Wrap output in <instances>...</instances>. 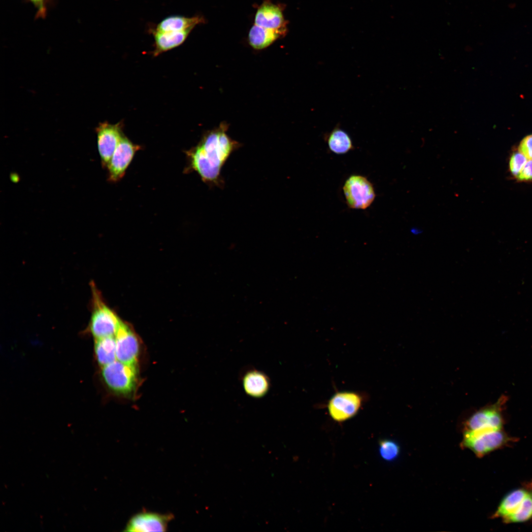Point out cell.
<instances>
[{"label": "cell", "mask_w": 532, "mask_h": 532, "mask_svg": "<svg viewBox=\"0 0 532 532\" xmlns=\"http://www.w3.org/2000/svg\"><path fill=\"white\" fill-rule=\"evenodd\" d=\"M518 151L528 160H532V134L525 136L520 142Z\"/></svg>", "instance_id": "23"}, {"label": "cell", "mask_w": 532, "mask_h": 532, "mask_svg": "<svg viewBox=\"0 0 532 532\" xmlns=\"http://www.w3.org/2000/svg\"><path fill=\"white\" fill-rule=\"evenodd\" d=\"M201 19L198 17H186L183 16L173 15L163 19L157 26L156 31L175 32L187 30H192Z\"/></svg>", "instance_id": "18"}, {"label": "cell", "mask_w": 532, "mask_h": 532, "mask_svg": "<svg viewBox=\"0 0 532 532\" xmlns=\"http://www.w3.org/2000/svg\"><path fill=\"white\" fill-rule=\"evenodd\" d=\"M367 398V395L363 392L337 391L328 400L326 406L333 420L343 422L355 416Z\"/></svg>", "instance_id": "4"}, {"label": "cell", "mask_w": 532, "mask_h": 532, "mask_svg": "<svg viewBox=\"0 0 532 532\" xmlns=\"http://www.w3.org/2000/svg\"><path fill=\"white\" fill-rule=\"evenodd\" d=\"M324 138L330 150L336 154H344L354 148L349 135L340 127L336 126Z\"/></svg>", "instance_id": "16"}, {"label": "cell", "mask_w": 532, "mask_h": 532, "mask_svg": "<svg viewBox=\"0 0 532 532\" xmlns=\"http://www.w3.org/2000/svg\"><path fill=\"white\" fill-rule=\"evenodd\" d=\"M173 516L170 513L161 514L142 511L131 518L124 531L131 532H165Z\"/></svg>", "instance_id": "11"}, {"label": "cell", "mask_w": 532, "mask_h": 532, "mask_svg": "<svg viewBox=\"0 0 532 532\" xmlns=\"http://www.w3.org/2000/svg\"><path fill=\"white\" fill-rule=\"evenodd\" d=\"M101 374L107 387L116 393L128 395L135 388L137 382L135 366L116 360L102 366Z\"/></svg>", "instance_id": "5"}, {"label": "cell", "mask_w": 532, "mask_h": 532, "mask_svg": "<svg viewBox=\"0 0 532 532\" xmlns=\"http://www.w3.org/2000/svg\"><path fill=\"white\" fill-rule=\"evenodd\" d=\"M92 312L89 331L96 339L115 336L122 321L104 302L100 292L91 283Z\"/></svg>", "instance_id": "2"}, {"label": "cell", "mask_w": 532, "mask_h": 532, "mask_svg": "<svg viewBox=\"0 0 532 532\" xmlns=\"http://www.w3.org/2000/svg\"><path fill=\"white\" fill-rule=\"evenodd\" d=\"M255 24L267 29L286 31L281 9L271 3H264L259 7L255 16Z\"/></svg>", "instance_id": "12"}, {"label": "cell", "mask_w": 532, "mask_h": 532, "mask_svg": "<svg viewBox=\"0 0 532 532\" xmlns=\"http://www.w3.org/2000/svg\"><path fill=\"white\" fill-rule=\"evenodd\" d=\"M95 352L98 362L102 366L117 360L115 336L96 339Z\"/></svg>", "instance_id": "19"}, {"label": "cell", "mask_w": 532, "mask_h": 532, "mask_svg": "<svg viewBox=\"0 0 532 532\" xmlns=\"http://www.w3.org/2000/svg\"><path fill=\"white\" fill-rule=\"evenodd\" d=\"M123 123H100L96 128L98 150L103 167L107 166L114 151L124 135Z\"/></svg>", "instance_id": "9"}, {"label": "cell", "mask_w": 532, "mask_h": 532, "mask_svg": "<svg viewBox=\"0 0 532 532\" xmlns=\"http://www.w3.org/2000/svg\"><path fill=\"white\" fill-rule=\"evenodd\" d=\"M506 399L502 396L494 405L473 414L466 422V431L502 430L504 423L502 411Z\"/></svg>", "instance_id": "8"}, {"label": "cell", "mask_w": 532, "mask_h": 532, "mask_svg": "<svg viewBox=\"0 0 532 532\" xmlns=\"http://www.w3.org/2000/svg\"><path fill=\"white\" fill-rule=\"evenodd\" d=\"M191 31V30L175 32L155 31V48L153 55L158 56L180 45L185 41Z\"/></svg>", "instance_id": "14"}, {"label": "cell", "mask_w": 532, "mask_h": 532, "mask_svg": "<svg viewBox=\"0 0 532 532\" xmlns=\"http://www.w3.org/2000/svg\"><path fill=\"white\" fill-rule=\"evenodd\" d=\"M532 518V485L517 510L511 515L503 519L504 523H520Z\"/></svg>", "instance_id": "20"}, {"label": "cell", "mask_w": 532, "mask_h": 532, "mask_svg": "<svg viewBox=\"0 0 532 532\" xmlns=\"http://www.w3.org/2000/svg\"><path fill=\"white\" fill-rule=\"evenodd\" d=\"M528 160L519 151L514 153L510 157L509 161V169L511 173L516 177L524 167Z\"/></svg>", "instance_id": "22"}, {"label": "cell", "mask_w": 532, "mask_h": 532, "mask_svg": "<svg viewBox=\"0 0 532 532\" xmlns=\"http://www.w3.org/2000/svg\"><path fill=\"white\" fill-rule=\"evenodd\" d=\"M516 178L518 181L522 182L532 181V160H528Z\"/></svg>", "instance_id": "24"}, {"label": "cell", "mask_w": 532, "mask_h": 532, "mask_svg": "<svg viewBox=\"0 0 532 532\" xmlns=\"http://www.w3.org/2000/svg\"><path fill=\"white\" fill-rule=\"evenodd\" d=\"M285 31L267 29L255 24L249 33V43L254 48L262 49L270 45L283 35Z\"/></svg>", "instance_id": "15"}, {"label": "cell", "mask_w": 532, "mask_h": 532, "mask_svg": "<svg viewBox=\"0 0 532 532\" xmlns=\"http://www.w3.org/2000/svg\"><path fill=\"white\" fill-rule=\"evenodd\" d=\"M38 9L39 16H43L45 13V0H29Z\"/></svg>", "instance_id": "25"}, {"label": "cell", "mask_w": 532, "mask_h": 532, "mask_svg": "<svg viewBox=\"0 0 532 532\" xmlns=\"http://www.w3.org/2000/svg\"><path fill=\"white\" fill-rule=\"evenodd\" d=\"M512 441V438L502 430L465 431L461 446L482 458Z\"/></svg>", "instance_id": "3"}, {"label": "cell", "mask_w": 532, "mask_h": 532, "mask_svg": "<svg viewBox=\"0 0 532 532\" xmlns=\"http://www.w3.org/2000/svg\"><path fill=\"white\" fill-rule=\"evenodd\" d=\"M532 483L527 487L515 489L507 493L501 499L492 518H501L502 520L513 513L520 505L530 490Z\"/></svg>", "instance_id": "13"}, {"label": "cell", "mask_w": 532, "mask_h": 532, "mask_svg": "<svg viewBox=\"0 0 532 532\" xmlns=\"http://www.w3.org/2000/svg\"><path fill=\"white\" fill-rule=\"evenodd\" d=\"M343 191L346 203L352 209L367 208L376 197L372 184L367 178L360 175L349 177L344 184Z\"/></svg>", "instance_id": "6"}, {"label": "cell", "mask_w": 532, "mask_h": 532, "mask_svg": "<svg viewBox=\"0 0 532 532\" xmlns=\"http://www.w3.org/2000/svg\"><path fill=\"white\" fill-rule=\"evenodd\" d=\"M400 448L398 444L390 439H384L379 443V453L381 457L387 461H392L398 458Z\"/></svg>", "instance_id": "21"}, {"label": "cell", "mask_w": 532, "mask_h": 532, "mask_svg": "<svg viewBox=\"0 0 532 532\" xmlns=\"http://www.w3.org/2000/svg\"><path fill=\"white\" fill-rule=\"evenodd\" d=\"M245 391L250 396L259 398L266 394L269 388L267 377L263 373L253 370L246 373L243 380Z\"/></svg>", "instance_id": "17"}, {"label": "cell", "mask_w": 532, "mask_h": 532, "mask_svg": "<svg viewBox=\"0 0 532 532\" xmlns=\"http://www.w3.org/2000/svg\"><path fill=\"white\" fill-rule=\"evenodd\" d=\"M228 125L222 123L207 131L198 144L186 151V171L196 172L205 183L221 187L224 182L221 175L223 167L231 154L240 146L227 134Z\"/></svg>", "instance_id": "1"}, {"label": "cell", "mask_w": 532, "mask_h": 532, "mask_svg": "<svg viewBox=\"0 0 532 532\" xmlns=\"http://www.w3.org/2000/svg\"><path fill=\"white\" fill-rule=\"evenodd\" d=\"M140 149V146L133 143L124 134L106 166L109 181L115 182L122 179L135 154Z\"/></svg>", "instance_id": "7"}, {"label": "cell", "mask_w": 532, "mask_h": 532, "mask_svg": "<svg viewBox=\"0 0 532 532\" xmlns=\"http://www.w3.org/2000/svg\"><path fill=\"white\" fill-rule=\"evenodd\" d=\"M115 338L117 360L136 366L139 345L134 332L128 324L122 322Z\"/></svg>", "instance_id": "10"}]
</instances>
